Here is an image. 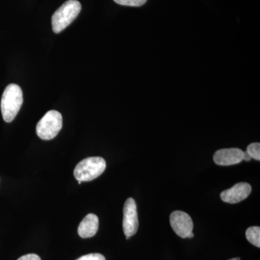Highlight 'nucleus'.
Here are the masks:
<instances>
[{"label": "nucleus", "mask_w": 260, "mask_h": 260, "mask_svg": "<svg viewBox=\"0 0 260 260\" xmlns=\"http://www.w3.org/2000/svg\"><path fill=\"white\" fill-rule=\"evenodd\" d=\"M99 220L97 215L90 213L87 215L82 220L78 227V234L81 238L93 237L99 230Z\"/></svg>", "instance_id": "obj_9"}, {"label": "nucleus", "mask_w": 260, "mask_h": 260, "mask_svg": "<svg viewBox=\"0 0 260 260\" xmlns=\"http://www.w3.org/2000/svg\"><path fill=\"white\" fill-rule=\"evenodd\" d=\"M243 154L244 151L239 148L220 149L214 154L213 160L219 166L235 165L242 161Z\"/></svg>", "instance_id": "obj_8"}, {"label": "nucleus", "mask_w": 260, "mask_h": 260, "mask_svg": "<svg viewBox=\"0 0 260 260\" xmlns=\"http://www.w3.org/2000/svg\"><path fill=\"white\" fill-rule=\"evenodd\" d=\"M116 3L124 6L140 7L146 3L147 0H114Z\"/></svg>", "instance_id": "obj_12"}, {"label": "nucleus", "mask_w": 260, "mask_h": 260, "mask_svg": "<svg viewBox=\"0 0 260 260\" xmlns=\"http://www.w3.org/2000/svg\"><path fill=\"white\" fill-rule=\"evenodd\" d=\"M76 260H106V258L99 253H93V254H86V255L81 256Z\"/></svg>", "instance_id": "obj_13"}, {"label": "nucleus", "mask_w": 260, "mask_h": 260, "mask_svg": "<svg viewBox=\"0 0 260 260\" xmlns=\"http://www.w3.org/2000/svg\"><path fill=\"white\" fill-rule=\"evenodd\" d=\"M194 234H193V233H191V234H189V237H188V238H189V239H191V238L194 237Z\"/></svg>", "instance_id": "obj_16"}, {"label": "nucleus", "mask_w": 260, "mask_h": 260, "mask_svg": "<svg viewBox=\"0 0 260 260\" xmlns=\"http://www.w3.org/2000/svg\"><path fill=\"white\" fill-rule=\"evenodd\" d=\"M251 191L250 184L245 182L238 183L231 189L222 191L220 198L225 203L236 204L246 199Z\"/></svg>", "instance_id": "obj_7"}, {"label": "nucleus", "mask_w": 260, "mask_h": 260, "mask_svg": "<svg viewBox=\"0 0 260 260\" xmlns=\"http://www.w3.org/2000/svg\"><path fill=\"white\" fill-rule=\"evenodd\" d=\"M18 260H42L39 256L35 254H28L22 256Z\"/></svg>", "instance_id": "obj_14"}, {"label": "nucleus", "mask_w": 260, "mask_h": 260, "mask_svg": "<svg viewBox=\"0 0 260 260\" xmlns=\"http://www.w3.org/2000/svg\"><path fill=\"white\" fill-rule=\"evenodd\" d=\"M124 218H123V230L126 239L134 236L138 232L139 222H138L137 205L133 198H128L124 205Z\"/></svg>", "instance_id": "obj_5"}, {"label": "nucleus", "mask_w": 260, "mask_h": 260, "mask_svg": "<svg viewBox=\"0 0 260 260\" xmlns=\"http://www.w3.org/2000/svg\"><path fill=\"white\" fill-rule=\"evenodd\" d=\"M107 168V162L102 157H90L81 160L74 170L78 181H90L100 177Z\"/></svg>", "instance_id": "obj_3"}, {"label": "nucleus", "mask_w": 260, "mask_h": 260, "mask_svg": "<svg viewBox=\"0 0 260 260\" xmlns=\"http://www.w3.org/2000/svg\"><path fill=\"white\" fill-rule=\"evenodd\" d=\"M81 10V4L78 0H68L61 5L51 18L52 30L59 34L74 21Z\"/></svg>", "instance_id": "obj_2"}, {"label": "nucleus", "mask_w": 260, "mask_h": 260, "mask_svg": "<svg viewBox=\"0 0 260 260\" xmlns=\"http://www.w3.org/2000/svg\"><path fill=\"white\" fill-rule=\"evenodd\" d=\"M62 127V116L57 111L48 112L37 125V134L41 139L50 140L59 134Z\"/></svg>", "instance_id": "obj_4"}, {"label": "nucleus", "mask_w": 260, "mask_h": 260, "mask_svg": "<svg viewBox=\"0 0 260 260\" xmlns=\"http://www.w3.org/2000/svg\"><path fill=\"white\" fill-rule=\"evenodd\" d=\"M251 159L250 155L246 151H244L243 154V160H246V161H249Z\"/></svg>", "instance_id": "obj_15"}, {"label": "nucleus", "mask_w": 260, "mask_h": 260, "mask_svg": "<svg viewBox=\"0 0 260 260\" xmlns=\"http://www.w3.org/2000/svg\"><path fill=\"white\" fill-rule=\"evenodd\" d=\"M246 239L253 245L260 247V228L249 227L246 232Z\"/></svg>", "instance_id": "obj_10"}, {"label": "nucleus", "mask_w": 260, "mask_h": 260, "mask_svg": "<svg viewBox=\"0 0 260 260\" xmlns=\"http://www.w3.org/2000/svg\"><path fill=\"white\" fill-rule=\"evenodd\" d=\"M170 223L174 232L179 237L186 239L192 233L193 221L187 213L183 211L173 212L170 215Z\"/></svg>", "instance_id": "obj_6"}, {"label": "nucleus", "mask_w": 260, "mask_h": 260, "mask_svg": "<svg viewBox=\"0 0 260 260\" xmlns=\"http://www.w3.org/2000/svg\"><path fill=\"white\" fill-rule=\"evenodd\" d=\"M251 158L255 159L256 160H260V144L259 143H251L248 145L246 150Z\"/></svg>", "instance_id": "obj_11"}, {"label": "nucleus", "mask_w": 260, "mask_h": 260, "mask_svg": "<svg viewBox=\"0 0 260 260\" xmlns=\"http://www.w3.org/2000/svg\"><path fill=\"white\" fill-rule=\"evenodd\" d=\"M229 260H240V258H239V257L234 258V259H229Z\"/></svg>", "instance_id": "obj_17"}, {"label": "nucleus", "mask_w": 260, "mask_h": 260, "mask_svg": "<svg viewBox=\"0 0 260 260\" xmlns=\"http://www.w3.org/2000/svg\"><path fill=\"white\" fill-rule=\"evenodd\" d=\"M23 91L16 84H10L5 88L1 99V112L6 122L14 120L23 105Z\"/></svg>", "instance_id": "obj_1"}]
</instances>
